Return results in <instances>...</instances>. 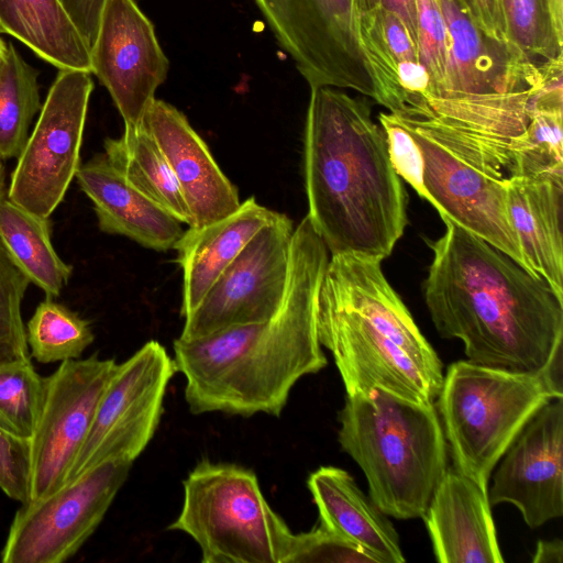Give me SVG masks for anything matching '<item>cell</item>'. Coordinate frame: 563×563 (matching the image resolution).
I'll use <instances>...</instances> for the list:
<instances>
[{"label": "cell", "instance_id": "f546056e", "mask_svg": "<svg viewBox=\"0 0 563 563\" xmlns=\"http://www.w3.org/2000/svg\"><path fill=\"white\" fill-rule=\"evenodd\" d=\"M45 397V377L31 358L0 363V427L30 440L36 429Z\"/></svg>", "mask_w": 563, "mask_h": 563}, {"label": "cell", "instance_id": "ba28073f", "mask_svg": "<svg viewBox=\"0 0 563 563\" xmlns=\"http://www.w3.org/2000/svg\"><path fill=\"white\" fill-rule=\"evenodd\" d=\"M176 372L174 360L155 340L115 365L65 485L104 462L133 463L139 457L157 430Z\"/></svg>", "mask_w": 563, "mask_h": 563}, {"label": "cell", "instance_id": "44dd1931", "mask_svg": "<svg viewBox=\"0 0 563 563\" xmlns=\"http://www.w3.org/2000/svg\"><path fill=\"white\" fill-rule=\"evenodd\" d=\"M75 178L91 200L101 231L156 251L174 249L183 235L181 222L132 186L106 154L81 164Z\"/></svg>", "mask_w": 563, "mask_h": 563}, {"label": "cell", "instance_id": "83f0119b", "mask_svg": "<svg viewBox=\"0 0 563 563\" xmlns=\"http://www.w3.org/2000/svg\"><path fill=\"white\" fill-rule=\"evenodd\" d=\"M40 110L37 70L9 43L0 57V158L19 157Z\"/></svg>", "mask_w": 563, "mask_h": 563}, {"label": "cell", "instance_id": "f35d334b", "mask_svg": "<svg viewBox=\"0 0 563 563\" xmlns=\"http://www.w3.org/2000/svg\"><path fill=\"white\" fill-rule=\"evenodd\" d=\"M396 14L417 38V0H374Z\"/></svg>", "mask_w": 563, "mask_h": 563}, {"label": "cell", "instance_id": "1f68e13d", "mask_svg": "<svg viewBox=\"0 0 563 563\" xmlns=\"http://www.w3.org/2000/svg\"><path fill=\"white\" fill-rule=\"evenodd\" d=\"M29 284L0 242V363L31 357L21 314Z\"/></svg>", "mask_w": 563, "mask_h": 563}, {"label": "cell", "instance_id": "8992f818", "mask_svg": "<svg viewBox=\"0 0 563 563\" xmlns=\"http://www.w3.org/2000/svg\"><path fill=\"white\" fill-rule=\"evenodd\" d=\"M563 398L562 357L542 373L452 363L443 375L437 410L454 468L488 490L492 473L528 420Z\"/></svg>", "mask_w": 563, "mask_h": 563}, {"label": "cell", "instance_id": "8fae6325", "mask_svg": "<svg viewBox=\"0 0 563 563\" xmlns=\"http://www.w3.org/2000/svg\"><path fill=\"white\" fill-rule=\"evenodd\" d=\"M132 463L104 462L56 493L20 506L1 552L3 563H62L95 532Z\"/></svg>", "mask_w": 563, "mask_h": 563}, {"label": "cell", "instance_id": "ffe728a7", "mask_svg": "<svg viewBox=\"0 0 563 563\" xmlns=\"http://www.w3.org/2000/svg\"><path fill=\"white\" fill-rule=\"evenodd\" d=\"M487 492L446 470L422 517L440 563H503Z\"/></svg>", "mask_w": 563, "mask_h": 563}, {"label": "cell", "instance_id": "2e32d148", "mask_svg": "<svg viewBox=\"0 0 563 563\" xmlns=\"http://www.w3.org/2000/svg\"><path fill=\"white\" fill-rule=\"evenodd\" d=\"M494 470L490 506L514 505L532 529L563 516V398L528 420Z\"/></svg>", "mask_w": 563, "mask_h": 563}, {"label": "cell", "instance_id": "cb8c5ba5", "mask_svg": "<svg viewBox=\"0 0 563 563\" xmlns=\"http://www.w3.org/2000/svg\"><path fill=\"white\" fill-rule=\"evenodd\" d=\"M278 212L252 197L230 216L184 231L174 246L184 273L181 316L187 317L250 240Z\"/></svg>", "mask_w": 563, "mask_h": 563}, {"label": "cell", "instance_id": "4dcf8cb0", "mask_svg": "<svg viewBox=\"0 0 563 563\" xmlns=\"http://www.w3.org/2000/svg\"><path fill=\"white\" fill-rule=\"evenodd\" d=\"M508 40L530 59L562 55L563 40L553 26L545 0H499Z\"/></svg>", "mask_w": 563, "mask_h": 563}, {"label": "cell", "instance_id": "e0dca14e", "mask_svg": "<svg viewBox=\"0 0 563 563\" xmlns=\"http://www.w3.org/2000/svg\"><path fill=\"white\" fill-rule=\"evenodd\" d=\"M437 2L446 25L449 60L444 89L434 101L506 95L540 82L541 64H534L510 41L484 32L459 0Z\"/></svg>", "mask_w": 563, "mask_h": 563}, {"label": "cell", "instance_id": "9c48e42d", "mask_svg": "<svg viewBox=\"0 0 563 563\" xmlns=\"http://www.w3.org/2000/svg\"><path fill=\"white\" fill-rule=\"evenodd\" d=\"M93 81L90 73L60 69L11 175L7 197L48 218L81 165L80 148Z\"/></svg>", "mask_w": 563, "mask_h": 563}, {"label": "cell", "instance_id": "3957f363", "mask_svg": "<svg viewBox=\"0 0 563 563\" xmlns=\"http://www.w3.org/2000/svg\"><path fill=\"white\" fill-rule=\"evenodd\" d=\"M305 129L308 218L330 256L385 260L402 236L408 195L368 103L310 88Z\"/></svg>", "mask_w": 563, "mask_h": 563}, {"label": "cell", "instance_id": "60d3db41", "mask_svg": "<svg viewBox=\"0 0 563 563\" xmlns=\"http://www.w3.org/2000/svg\"><path fill=\"white\" fill-rule=\"evenodd\" d=\"M558 36L563 40V0H545Z\"/></svg>", "mask_w": 563, "mask_h": 563}, {"label": "cell", "instance_id": "f1b7e54d", "mask_svg": "<svg viewBox=\"0 0 563 563\" xmlns=\"http://www.w3.org/2000/svg\"><path fill=\"white\" fill-rule=\"evenodd\" d=\"M25 329L30 356L44 364L79 358L95 339L87 320L51 297L38 303Z\"/></svg>", "mask_w": 563, "mask_h": 563}, {"label": "cell", "instance_id": "484cf974", "mask_svg": "<svg viewBox=\"0 0 563 563\" xmlns=\"http://www.w3.org/2000/svg\"><path fill=\"white\" fill-rule=\"evenodd\" d=\"M0 242L13 264L47 297H57L67 285L73 267L52 244L48 218L4 197L0 201Z\"/></svg>", "mask_w": 563, "mask_h": 563}, {"label": "cell", "instance_id": "30bf717a", "mask_svg": "<svg viewBox=\"0 0 563 563\" xmlns=\"http://www.w3.org/2000/svg\"><path fill=\"white\" fill-rule=\"evenodd\" d=\"M280 48L310 88L375 98L358 43L353 0H254Z\"/></svg>", "mask_w": 563, "mask_h": 563}, {"label": "cell", "instance_id": "74e56055", "mask_svg": "<svg viewBox=\"0 0 563 563\" xmlns=\"http://www.w3.org/2000/svg\"><path fill=\"white\" fill-rule=\"evenodd\" d=\"M60 2L91 47L108 0H60Z\"/></svg>", "mask_w": 563, "mask_h": 563}, {"label": "cell", "instance_id": "603a6c76", "mask_svg": "<svg viewBox=\"0 0 563 563\" xmlns=\"http://www.w3.org/2000/svg\"><path fill=\"white\" fill-rule=\"evenodd\" d=\"M319 521L358 545L378 563H404L399 537L388 516L365 495L352 475L321 466L307 479Z\"/></svg>", "mask_w": 563, "mask_h": 563}, {"label": "cell", "instance_id": "9a60e30c", "mask_svg": "<svg viewBox=\"0 0 563 563\" xmlns=\"http://www.w3.org/2000/svg\"><path fill=\"white\" fill-rule=\"evenodd\" d=\"M90 58L91 74L109 91L124 126L139 125L167 77L169 62L134 0H108Z\"/></svg>", "mask_w": 563, "mask_h": 563}, {"label": "cell", "instance_id": "7402d4cb", "mask_svg": "<svg viewBox=\"0 0 563 563\" xmlns=\"http://www.w3.org/2000/svg\"><path fill=\"white\" fill-rule=\"evenodd\" d=\"M510 220L523 256L563 299V172L506 178Z\"/></svg>", "mask_w": 563, "mask_h": 563}, {"label": "cell", "instance_id": "ab89813d", "mask_svg": "<svg viewBox=\"0 0 563 563\" xmlns=\"http://www.w3.org/2000/svg\"><path fill=\"white\" fill-rule=\"evenodd\" d=\"M533 563H562L563 541L560 538L539 540L532 556Z\"/></svg>", "mask_w": 563, "mask_h": 563}, {"label": "cell", "instance_id": "b9f144b4", "mask_svg": "<svg viewBox=\"0 0 563 563\" xmlns=\"http://www.w3.org/2000/svg\"><path fill=\"white\" fill-rule=\"evenodd\" d=\"M7 197L5 196V167L3 159L0 158V201Z\"/></svg>", "mask_w": 563, "mask_h": 563}, {"label": "cell", "instance_id": "4316f807", "mask_svg": "<svg viewBox=\"0 0 563 563\" xmlns=\"http://www.w3.org/2000/svg\"><path fill=\"white\" fill-rule=\"evenodd\" d=\"M104 154L124 178L181 223L191 217L176 177L154 136L141 122L104 141Z\"/></svg>", "mask_w": 563, "mask_h": 563}, {"label": "cell", "instance_id": "7bdbcfd3", "mask_svg": "<svg viewBox=\"0 0 563 563\" xmlns=\"http://www.w3.org/2000/svg\"><path fill=\"white\" fill-rule=\"evenodd\" d=\"M5 46H7V44L0 37V57H1L2 53L4 52V49H5Z\"/></svg>", "mask_w": 563, "mask_h": 563}, {"label": "cell", "instance_id": "6da1fadb", "mask_svg": "<svg viewBox=\"0 0 563 563\" xmlns=\"http://www.w3.org/2000/svg\"><path fill=\"white\" fill-rule=\"evenodd\" d=\"M329 258L306 216L292 232L286 291L272 319L174 341L191 413L277 417L296 383L327 366L317 312Z\"/></svg>", "mask_w": 563, "mask_h": 563}, {"label": "cell", "instance_id": "52a82bcc", "mask_svg": "<svg viewBox=\"0 0 563 563\" xmlns=\"http://www.w3.org/2000/svg\"><path fill=\"white\" fill-rule=\"evenodd\" d=\"M179 515L168 529L188 534L203 563H285L292 537L263 495L256 474L203 459L183 482Z\"/></svg>", "mask_w": 563, "mask_h": 563}, {"label": "cell", "instance_id": "ac0fdd59", "mask_svg": "<svg viewBox=\"0 0 563 563\" xmlns=\"http://www.w3.org/2000/svg\"><path fill=\"white\" fill-rule=\"evenodd\" d=\"M353 11L374 100L398 115L422 114L437 91L420 62L417 38L396 14L374 0H353Z\"/></svg>", "mask_w": 563, "mask_h": 563}, {"label": "cell", "instance_id": "d6986e66", "mask_svg": "<svg viewBox=\"0 0 563 563\" xmlns=\"http://www.w3.org/2000/svg\"><path fill=\"white\" fill-rule=\"evenodd\" d=\"M142 123L156 140L176 177L190 212L189 227L210 224L239 209L235 187L183 112L154 99Z\"/></svg>", "mask_w": 563, "mask_h": 563}, {"label": "cell", "instance_id": "5bb4252c", "mask_svg": "<svg viewBox=\"0 0 563 563\" xmlns=\"http://www.w3.org/2000/svg\"><path fill=\"white\" fill-rule=\"evenodd\" d=\"M400 118L421 150L426 200L441 219L477 235L536 274L523 256L510 220L506 178L499 180L482 173L427 131Z\"/></svg>", "mask_w": 563, "mask_h": 563}, {"label": "cell", "instance_id": "8d00e7d4", "mask_svg": "<svg viewBox=\"0 0 563 563\" xmlns=\"http://www.w3.org/2000/svg\"><path fill=\"white\" fill-rule=\"evenodd\" d=\"M473 21L488 35L509 41L499 0H459Z\"/></svg>", "mask_w": 563, "mask_h": 563}, {"label": "cell", "instance_id": "d590c367", "mask_svg": "<svg viewBox=\"0 0 563 563\" xmlns=\"http://www.w3.org/2000/svg\"><path fill=\"white\" fill-rule=\"evenodd\" d=\"M0 488L21 505L31 501V443L0 427Z\"/></svg>", "mask_w": 563, "mask_h": 563}, {"label": "cell", "instance_id": "d4e9b609", "mask_svg": "<svg viewBox=\"0 0 563 563\" xmlns=\"http://www.w3.org/2000/svg\"><path fill=\"white\" fill-rule=\"evenodd\" d=\"M0 33H7L60 69L91 74L90 46L60 0H0Z\"/></svg>", "mask_w": 563, "mask_h": 563}, {"label": "cell", "instance_id": "836d02e7", "mask_svg": "<svg viewBox=\"0 0 563 563\" xmlns=\"http://www.w3.org/2000/svg\"><path fill=\"white\" fill-rule=\"evenodd\" d=\"M417 45L420 62L435 86L434 101L444 89L449 60L448 31L437 0H417Z\"/></svg>", "mask_w": 563, "mask_h": 563}, {"label": "cell", "instance_id": "5b68a950", "mask_svg": "<svg viewBox=\"0 0 563 563\" xmlns=\"http://www.w3.org/2000/svg\"><path fill=\"white\" fill-rule=\"evenodd\" d=\"M339 422V443L363 471L373 501L396 519L422 518L448 470L434 402L382 389L346 395Z\"/></svg>", "mask_w": 563, "mask_h": 563}, {"label": "cell", "instance_id": "277c9868", "mask_svg": "<svg viewBox=\"0 0 563 563\" xmlns=\"http://www.w3.org/2000/svg\"><path fill=\"white\" fill-rule=\"evenodd\" d=\"M377 258L332 255L321 283L317 327L346 395L382 389L434 402L442 363L393 289Z\"/></svg>", "mask_w": 563, "mask_h": 563}, {"label": "cell", "instance_id": "7c38bea8", "mask_svg": "<svg viewBox=\"0 0 563 563\" xmlns=\"http://www.w3.org/2000/svg\"><path fill=\"white\" fill-rule=\"evenodd\" d=\"M294 229L282 213L264 225L185 317L179 338L272 319L286 291Z\"/></svg>", "mask_w": 563, "mask_h": 563}, {"label": "cell", "instance_id": "d6a6232c", "mask_svg": "<svg viewBox=\"0 0 563 563\" xmlns=\"http://www.w3.org/2000/svg\"><path fill=\"white\" fill-rule=\"evenodd\" d=\"M378 563L358 545L322 522L311 530L294 533L285 563Z\"/></svg>", "mask_w": 563, "mask_h": 563}, {"label": "cell", "instance_id": "e575fe53", "mask_svg": "<svg viewBox=\"0 0 563 563\" xmlns=\"http://www.w3.org/2000/svg\"><path fill=\"white\" fill-rule=\"evenodd\" d=\"M378 123L386 134L389 157L396 173L426 200L422 153L407 124L391 112H380Z\"/></svg>", "mask_w": 563, "mask_h": 563}, {"label": "cell", "instance_id": "4fadbf2b", "mask_svg": "<svg viewBox=\"0 0 563 563\" xmlns=\"http://www.w3.org/2000/svg\"><path fill=\"white\" fill-rule=\"evenodd\" d=\"M115 365L95 354L64 361L45 377L44 404L30 439L31 501L65 485Z\"/></svg>", "mask_w": 563, "mask_h": 563}, {"label": "cell", "instance_id": "7a4b0ae2", "mask_svg": "<svg viewBox=\"0 0 563 563\" xmlns=\"http://www.w3.org/2000/svg\"><path fill=\"white\" fill-rule=\"evenodd\" d=\"M426 240L432 262L423 298L439 335L459 339L468 361L542 373L562 357L563 299L539 275L450 220Z\"/></svg>", "mask_w": 563, "mask_h": 563}]
</instances>
